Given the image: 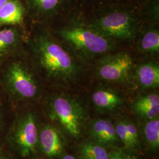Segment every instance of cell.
<instances>
[{"mask_svg":"<svg viewBox=\"0 0 159 159\" xmlns=\"http://www.w3.org/2000/svg\"><path fill=\"white\" fill-rule=\"evenodd\" d=\"M9 0H0V8L6 4Z\"/></svg>","mask_w":159,"mask_h":159,"instance_id":"22","label":"cell"},{"mask_svg":"<svg viewBox=\"0 0 159 159\" xmlns=\"http://www.w3.org/2000/svg\"><path fill=\"white\" fill-rule=\"evenodd\" d=\"M84 159H108L109 154L105 148L95 143H87L81 150Z\"/></svg>","mask_w":159,"mask_h":159,"instance_id":"14","label":"cell"},{"mask_svg":"<svg viewBox=\"0 0 159 159\" xmlns=\"http://www.w3.org/2000/svg\"><path fill=\"white\" fill-rule=\"evenodd\" d=\"M0 159H10V157H8V156H5V155H2V154H0Z\"/></svg>","mask_w":159,"mask_h":159,"instance_id":"24","label":"cell"},{"mask_svg":"<svg viewBox=\"0 0 159 159\" xmlns=\"http://www.w3.org/2000/svg\"><path fill=\"white\" fill-rule=\"evenodd\" d=\"M24 8L18 0H9L0 8V26L23 23Z\"/></svg>","mask_w":159,"mask_h":159,"instance_id":"10","label":"cell"},{"mask_svg":"<svg viewBox=\"0 0 159 159\" xmlns=\"http://www.w3.org/2000/svg\"><path fill=\"white\" fill-rule=\"evenodd\" d=\"M88 25L109 39L127 42L134 40L139 30L136 17L129 11L120 10L107 12Z\"/></svg>","mask_w":159,"mask_h":159,"instance_id":"3","label":"cell"},{"mask_svg":"<svg viewBox=\"0 0 159 159\" xmlns=\"http://www.w3.org/2000/svg\"><path fill=\"white\" fill-rule=\"evenodd\" d=\"M40 148L48 157H54L59 155L63 150V143L57 131L52 126L46 125L39 134Z\"/></svg>","mask_w":159,"mask_h":159,"instance_id":"8","label":"cell"},{"mask_svg":"<svg viewBox=\"0 0 159 159\" xmlns=\"http://www.w3.org/2000/svg\"><path fill=\"white\" fill-rule=\"evenodd\" d=\"M92 100L97 108L102 110H113L123 103V99L117 93L106 89L94 91Z\"/></svg>","mask_w":159,"mask_h":159,"instance_id":"11","label":"cell"},{"mask_svg":"<svg viewBox=\"0 0 159 159\" xmlns=\"http://www.w3.org/2000/svg\"><path fill=\"white\" fill-rule=\"evenodd\" d=\"M134 67L133 60L126 52L106 55L97 63V75L101 79L114 83L129 79Z\"/></svg>","mask_w":159,"mask_h":159,"instance_id":"5","label":"cell"},{"mask_svg":"<svg viewBox=\"0 0 159 159\" xmlns=\"http://www.w3.org/2000/svg\"><path fill=\"white\" fill-rule=\"evenodd\" d=\"M50 114L72 136H79L85 111L77 100L64 95L56 97L51 102Z\"/></svg>","mask_w":159,"mask_h":159,"instance_id":"4","label":"cell"},{"mask_svg":"<svg viewBox=\"0 0 159 159\" xmlns=\"http://www.w3.org/2000/svg\"><path fill=\"white\" fill-rule=\"evenodd\" d=\"M33 49L37 63L48 79L68 84L79 78L81 70L73 54L50 36L37 37Z\"/></svg>","mask_w":159,"mask_h":159,"instance_id":"1","label":"cell"},{"mask_svg":"<svg viewBox=\"0 0 159 159\" xmlns=\"http://www.w3.org/2000/svg\"><path fill=\"white\" fill-rule=\"evenodd\" d=\"M6 83L10 92L19 98H33L39 92V87L33 76L20 63H13L8 68Z\"/></svg>","mask_w":159,"mask_h":159,"instance_id":"7","label":"cell"},{"mask_svg":"<svg viewBox=\"0 0 159 159\" xmlns=\"http://www.w3.org/2000/svg\"><path fill=\"white\" fill-rule=\"evenodd\" d=\"M108 159H138V158L134 156L125 153L121 151H114L109 154Z\"/></svg>","mask_w":159,"mask_h":159,"instance_id":"21","label":"cell"},{"mask_svg":"<svg viewBox=\"0 0 159 159\" xmlns=\"http://www.w3.org/2000/svg\"><path fill=\"white\" fill-rule=\"evenodd\" d=\"M39 140L35 119L33 114L27 113L21 117L13 127L11 142L18 153L23 157L35 153Z\"/></svg>","mask_w":159,"mask_h":159,"instance_id":"6","label":"cell"},{"mask_svg":"<svg viewBox=\"0 0 159 159\" xmlns=\"http://www.w3.org/2000/svg\"><path fill=\"white\" fill-rule=\"evenodd\" d=\"M138 48L145 54H156L159 51V32L157 29H148L140 37Z\"/></svg>","mask_w":159,"mask_h":159,"instance_id":"13","label":"cell"},{"mask_svg":"<svg viewBox=\"0 0 159 159\" xmlns=\"http://www.w3.org/2000/svg\"><path fill=\"white\" fill-rule=\"evenodd\" d=\"M17 31L12 29H4L0 31V54L4 53L12 48L17 43Z\"/></svg>","mask_w":159,"mask_h":159,"instance_id":"16","label":"cell"},{"mask_svg":"<svg viewBox=\"0 0 159 159\" xmlns=\"http://www.w3.org/2000/svg\"><path fill=\"white\" fill-rule=\"evenodd\" d=\"M125 127L131 142L133 144V148H134L138 142L139 134L137 129L135 125L129 122H125Z\"/></svg>","mask_w":159,"mask_h":159,"instance_id":"20","label":"cell"},{"mask_svg":"<svg viewBox=\"0 0 159 159\" xmlns=\"http://www.w3.org/2000/svg\"><path fill=\"white\" fill-rule=\"evenodd\" d=\"M144 135L148 144L154 148L159 146V117L150 120L144 126Z\"/></svg>","mask_w":159,"mask_h":159,"instance_id":"15","label":"cell"},{"mask_svg":"<svg viewBox=\"0 0 159 159\" xmlns=\"http://www.w3.org/2000/svg\"><path fill=\"white\" fill-rule=\"evenodd\" d=\"M63 159H76L74 157H73V156H71V155H66L65 156Z\"/></svg>","mask_w":159,"mask_h":159,"instance_id":"23","label":"cell"},{"mask_svg":"<svg viewBox=\"0 0 159 159\" xmlns=\"http://www.w3.org/2000/svg\"><path fill=\"white\" fill-rule=\"evenodd\" d=\"M133 108L138 115L148 119H153L159 116V106L133 105Z\"/></svg>","mask_w":159,"mask_h":159,"instance_id":"18","label":"cell"},{"mask_svg":"<svg viewBox=\"0 0 159 159\" xmlns=\"http://www.w3.org/2000/svg\"><path fill=\"white\" fill-rule=\"evenodd\" d=\"M134 74L137 82L143 89H153L159 86L158 63L153 61L142 63L136 68Z\"/></svg>","mask_w":159,"mask_h":159,"instance_id":"9","label":"cell"},{"mask_svg":"<svg viewBox=\"0 0 159 159\" xmlns=\"http://www.w3.org/2000/svg\"><path fill=\"white\" fill-rule=\"evenodd\" d=\"M34 7L39 11L48 14L58 9L63 0H31Z\"/></svg>","mask_w":159,"mask_h":159,"instance_id":"17","label":"cell"},{"mask_svg":"<svg viewBox=\"0 0 159 159\" xmlns=\"http://www.w3.org/2000/svg\"><path fill=\"white\" fill-rule=\"evenodd\" d=\"M90 132L93 137L101 143L110 144L117 140L118 137L115 127L108 120L99 119L94 121L90 126Z\"/></svg>","mask_w":159,"mask_h":159,"instance_id":"12","label":"cell"},{"mask_svg":"<svg viewBox=\"0 0 159 159\" xmlns=\"http://www.w3.org/2000/svg\"><path fill=\"white\" fill-rule=\"evenodd\" d=\"M115 130L117 137L125 144V146L129 148H133L131 142L130 138L128 135L125 127V121L119 122L115 127Z\"/></svg>","mask_w":159,"mask_h":159,"instance_id":"19","label":"cell"},{"mask_svg":"<svg viewBox=\"0 0 159 159\" xmlns=\"http://www.w3.org/2000/svg\"><path fill=\"white\" fill-rule=\"evenodd\" d=\"M58 34L69 51L83 61L108 54L114 44L113 40L100 34L84 23H70L60 29Z\"/></svg>","mask_w":159,"mask_h":159,"instance_id":"2","label":"cell"}]
</instances>
